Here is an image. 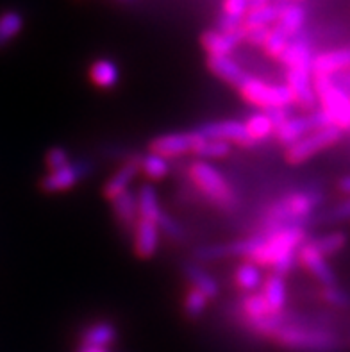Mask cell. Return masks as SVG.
<instances>
[{
  "label": "cell",
  "instance_id": "4316f807",
  "mask_svg": "<svg viewBox=\"0 0 350 352\" xmlns=\"http://www.w3.org/2000/svg\"><path fill=\"white\" fill-rule=\"evenodd\" d=\"M309 243L324 258H333V256L340 254L345 249L347 243H349V236L343 231H333L325 232L322 236L309 238Z\"/></svg>",
  "mask_w": 350,
  "mask_h": 352
},
{
  "label": "cell",
  "instance_id": "d590c367",
  "mask_svg": "<svg viewBox=\"0 0 350 352\" xmlns=\"http://www.w3.org/2000/svg\"><path fill=\"white\" fill-rule=\"evenodd\" d=\"M289 38L286 34H283V32L277 29V27H270L268 29V34H266L265 38V43H263V49H265V54L266 56H270V58L274 59H279L281 56L284 54V50L288 49L289 45Z\"/></svg>",
  "mask_w": 350,
  "mask_h": 352
},
{
  "label": "cell",
  "instance_id": "3957f363",
  "mask_svg": "<svg viewBox=\"0 0 350 352\" xmlns=\"http://www.w3.org/2000/svg\"><path fill=\"white\" fill-rule=\"evenodd\" d=\"M313 88L318 97V107L334 127L350 133V97L333 80V77L313 76Z\"/></svg>",
  "mask_w": 350,
  "mask_h": 352
},
{
  "label": "cell",
  "instance_id": "9a60e30c",
  "mask_svg": "<svg viewBox=\"0 0 350 352\" xmlns=\"http://www.w3.org/2000/svg\"><path fill=\"white\" fill-rule=\"evenodd\" d=\"M111 211L115 217L118 228L125 234H133L134 226H136L138 219H140V211H138V201H136V192L127 190L125 193L118 195L116 199L111 201Z\"/></svg>",
  "mask_w": 350,
  "mask_h": 352
},
{
  "label": "cell",
  "instance_id": "74e56055",
  "mask_svg": "<svg viewBox=\"0 0 350 352\" xmlns=\"http://www.w3.org/2000/svg\"><path fill=\"white\" fill-rule=\"evenodd\" d=\"M43 163L49 172H54V170H59L63 166H67L68 163H72V156L65 147L54 145V147H50L49 151L45 152Z\"/></svg>",
  "mask_w": 350,
  "mask_h": 352
},
{
  "label": "cell",
  "instance_id": "1f68e13d",
  "mask_svg": "<svg viewBox=\"0 0 350 352\" xmlns=\"http://www.w3.org/2000/svg\"><path fill=\"white\" fill-rule=\"evenodd\" d=\"M281 14V2H272V4L265 6V8L257 9V11H250L247 13L243 22L247 25H256V27H266L270 29L277 23Z\"/></svg>",
  "mask_w": 350,
  "mask_h": 352
},
{
  "label": "cell",
  "instance_id": "ee69618b",
  "mask_svg": "<svg viewBox=\"0 0 350 352\" xmlns=\"http://www.w3.org/2000/svg\"><path fill=\"white\" fill-rule=\"evenodd\" d=\"M116 2H120V4H125V6H133V4H136L138 0H116Z\"/></svg>",
  "mask_w": 350,
  "mask_h": 352
},
{
  "label": "cell",
  "instance_id": "44dd1931",
  "mask_svg": "<svg viewBox=\"0 0 350 352\" xmlns=\"http://www.w3.org/2000/svg\"><path fill=\"white\" fill-rule=\"evenodd\" d=\"M118 340V329L111 322H95L80 331V345L88 347L109 349Z\"/></svg>",
  "mask_w": 350,
  "mask_h": 352
},
{
  "label": "cell",
  "instance_id": "4fadbf2b",
  "mask_svg": "<svg viewBox=\"0 0 350 352\" xmlns=\"http://www.w3.org/2000/svg\"><path fill=\"white\" fill-rule=\"evenodd\" d=\"M140 154L133 157V160L124 161L118 168L109 175L106 183L102 186V195L106 201L111 202L113 199H116L118 195L125 193L127 190H131V184L136 181V177L140 175Z\"/></svg>",
  "mask_w": 350,
  "mask_h": 352
},
{
  "label": "cell",
  "instance_id": "f546056e",
  "mask_svg": "<svg viewBox=\"0 0 350 352\" xmlns=\"http://www.w3.org/2000/svg\"><path fill=\"white\" fill-rule=\"evenodd\" d=\"M238 313L248 318H261L270 315L272 309L268 308V304H266L261 292H254V294H245L239 299Z\"/></svg>",
  "mask_w": 350,
  "mask_h": 352
},
{
  "label": "cell",
  "instance_id": "5bb4252c",
  "mask_svg": "<svg viewBox=\"0 0 350 352\" xmlns=\"http://www.w3.org/2000/svg\"><path fill=\"white\" fill-rule=\"evenodd\" d=\"M206 67L215 77H218V79L236 89L252 76L232 56H208L206 58Z\"/></svg>",
  "mask_w": 350,
  "mask_h": 352
},
{
  "label": "cell",
  "instance_id": "ba28073f",
  "mask_svg": "<svg viewBox=\"0 0 350 352\" xmlns=\"http://www.w3.org/2000/svg\"><path fill=\"white\" fill-rule=\"evenodd\" d=\"M284 79V85L288 86L293 95V106L300 107L304 113L318 109V97L313 88L311 68H286Z\"/></svg>",
  "mask_w": 350,
  "mask_h": 352
},
{
  "label": "cell",
  "instance_id": "7c38bea8",
  "mask_svg": "<svg viewBox=\"0 0 350 352\" xmlns=\"http://www.w3.org/2000/svg\"><path fill=\"white\" fill-rule=\"evenodd\" d=\"M134 254L140 259H152L160 250L161 231L154 222L145 219H138L134 231L131 234Z\"/></svg>",
  "mask_w": 350,
  "mask_h": 352
},
{
  "label": "cell",
  "instance_id": "ac0fdd59",
  "mask_svg": "<svg viewBox=\"0 0 350 352\" xmlns=\"http://www.w3.org/2000/svg\"><path fill=\"white\" fill-rule=\"evenodd\" d=\"M313 58H315L313 45L307 40L306 34L300 32V34L295 36V38L289 41L288 49L284 50V54L277 59V61H279L284 68H311Z\"/></svg>",
  "mask_w": 350,
  "mask_h": 352
},
{
  "label": "cell",
  "instance_id": "2e32d148",
  "mask_svg": "<svg viewBox=\"0 0 350 352\" xmlns=\"http://www.w3.org/2000/svg\"><path fill=\"white\" fill-rule=\"evenodd\" d=\"M313 131H315V127H313L309 113H302V115H293L281 127H277L274 138L281 147L288 148Z\"/></svg>",
  "mask_w": 350,
  "mask_h": 352
},
{
  "label": "cell",
  "instance_id": "e575fe53",
  "mask_svg": "<svg viewBox=\"0 0 350 352\" xmlns=\"http://www.w3.org/2000/svg\"><path fill=\"white\" fill-rule=\"evenodd\" d=\"M350 220V197H345L343 201L336 202L333 208L320 211L315 214V223H342Z\"/></svg>",
  "mask_w": 350,
  "mask_h": 352
},
{
  "label": "cell",
  "instance_id": "f35d334b",
  "mask_svg": "<svg viewBox=\"0 0 350 352\" xmlns=\"http://www.w3.org/2000/svg\"><path fill=\"white\" fill-rule=\"evenodd\" d=\"M222 13L227 14V16L245 20L248 13V2L247 0H223Z\"/></svg>",
  "mask_w": 350,
  "mask_h": 352
},
{
  "label": "cell",
  "instance_id": "6da1fadb",
  "mask_svg": "<svg viewBox=\"0 0 350 352\" xmlns=\"http://www.w3.org/2000/svg\"><path fill=\"white\" fill-rule=\"evenodd\" d=\"M277 347L288 352H345L349 351L338 329L320 322L316 317H307L286 309V320L272 338Z\"/></svg>",
  "mask_w": 350,
  "mask_h": 352
},
{
  "label": "cell",
  "instance_id": "277c9868",
  "mask_svg": "<svg viewBox=\"0 0 350 352\" xmlns=\"http://www.w3.org/2000/svg\"><path fill=\"white\" fill-rule=\"evenodd\" d=\"M239 97L257 111H272L281 107L293 106V95L286 85H268L256 76H250L243 85L238 88Z\"/></svg>",
  "mask_w": 350,
  "mask_h": 352
},
{
  "label": "cell",
  "instance_id": "f6af8a7d",
  "mask_svg": "<svg viewBox=\"0 0 350 352\" xmlns=\"http://www.w3.org/2000/svg\"><path fill=\"white\" fill-rule=\"evenodd\" d=\"M343 338H345V345H347V349H349V351H350V329L347 331V335L343 336Z\"/></svg>",
  "mask_w": 350,
  "mask_h": 352
},
{
  "label": "cell",
  "instance_id": "8d00e7d4",
  "mask_svg": "<svg viewBox=\"0 0 350 352\" xmlns=\"http://www.w3.org/2000/svg\"><path fill=\"white\" fill-rule=\"evenodd\" d=\"M157 228H160L161 234L168 236L170 240H173V241H184V240H186V231H184V228H182L177 220L173 219L168 211H164L163 217H161L160 222H157Z\"/></svg>",
  "mask_w": 350,
  "mask_h": 352
},
{
  "label": "cell",
  "instance_id": "7402d4cb",
  "mask_svg": "<svg viewBox=\"0 0 350 352\" xmlns=\"http://www.w3.org/2000/svg\"><path fill=\"white\" fill-rule=\"evenodd\" d=\"M263 297H265L268 308L272 313H281L288 306V285H286V277L277 276L272 272L270 276L265 277L263 281Z\"/></svg>",
  "mask_w": 350,
  "mask_h": 352
},
{
  "label": "cell",
  "instance_id": "83f0119b",
  "mask_svg": "<svg viewBox=\"0 0 350 352\" xmlns=\"http://www.w3.org/2000/svg\"><path fill=\"white\" fill-rule=\"evenodd\" d=\"M138 163H140V174H143L146 179H151V181H163L172 172L170 160H166L163 156H157L154 152L140 154Z\"/></svg>",
  "mask_w": 350,
  "mask_h": 352
},
{
  "label": "cell",
  "instance_id": "8992f818",
  "mask_svg": "<svg viewBox=\"0 0 350 352\" xmlns=\"http://www.w3.org/2000/svg\"><path fill=\"white\" fill-rule=\"evenodd\" d=\"M94 172V163L88 160H72L67 166H63L54 172H47L41 177L40 188L47 195H58V193L70 192L80 181H85Z\"/></svg>",
  "mask_w": 350,
  "mask_h": 352
},
{
  "label": "cell",
  "instance_id": "836d02e7",
  "mask_svg": "<svg viewBox=\"0 0 350 352\" xmlns=\"http://www.w3.org/2000/svg\"><path fill=\"white\" fill-rule=\"evenodd\" d=\"M318 297L322 302L334 309H350V292L340 285L320 288Z\"/></svg>",
  "mask_w": 350,
  "mask_h": 352
},
{
  "label": "cell",
  "instance_id": "60d3db41",
  "mask_svg": "<svg viewBox=\"0 0 350 352\" xmlns=\"http://www.w3.org/2000/svg\"><path fill=\"white\" fill-rule=\"evenodd\" d=\"M336 190L340 193H342L343 197H350V174L349 175H343V177L338 179Z\"/></svg>",
  "mask_w": 350,
  "mask_h": 352
},
{
  "label": "cell",
  "instance_id": "603a6c76",
  "mask_svg": "<svg viewBox=\"0 0 350 352\" xmlns=\"http://www.w3.org/2000/svg\"><path fill=\"white\" fill-rule=\"evenodd\" d=\"M136 201L140 219L151 220V222H154L157 226V222H160V219L163 217V213L166 210L161 206L160 195H157V190L154 188V184L145 183L138 188Z\"/></svg>",
  "mask_w": 350,
  "mask_h": 352
},
{
  "label": "cell",
  "instance_id": "e0dca14e",
  "mask_svg": "<svg viewBox=\"0 0 350 352\" xmlns=\"http://www.w3.org/2000/svg\"><path fill=\"white\" fill-rule=\"evenodd\" d=\"M182 276L190 283V288L206 295L209 300H215L220 295V285L202 265L195 263V261L182 263Z\"/></svg>",
  "mask_w": 350,
  "mask_h": 352
},
{
  "label": "cell",
  "instance_id": "d4e9b609",
  "mask_svg": "<svg viewBox=\"0 0 350 352\" xmlns=\"http://www.w3.org/2000/svg\"><path fill=\"white\" fill-rule=\"evenodd\" d=\"M263 270L257 265H254L252 261H247L243 259L241 263L236 267L234 270V283L239 290L245 292V294H254L263 286Z\"/></svg>",
  "mask_w": 350,
  "mask_h": 352
},
{
  "label": "cell",
  "instance_id": "4dcf8cb0",
  "mask_svg": "<svg viewBox=\"0 0 350 352\" xmlns=\"http://www.w3.org/2000/svg\"><path fill=\"white\" fill-rule=\"evenodd\" d=\"M208 306H209V299L206 295H202L200 292L190 290L184 294L182 297V313H184V317L188 320H199L206 311H208Z\"/></svg>",
  "mask_w": 350,
  "mask_h": 352
},
{
  "label": "cell",
  "instance_id": "9c48e42d",
  "mask_svg": "<svg viewBox=\"0 0 350 352\" xmlns=\"http://www.w3.org/2000/svg\"><path fill=\"white\" fill-rule=\"evenodd\" d=\"M200 136L208 140H218V142H226L229 145H236L239 148H254L256 143L248 136L247 129L241 120H218L208 122L197 127Z\"/></svg>",
  "mask_w": 350,
  "mask_h": 352
},
{
  "label": "cell",
  "instance_id": "5b68a950",
  "mask_svg": "<svg viewBox=\"0 0 350 352\" xmlns=\"http://www.w3.org/2000/svg\"><path fill=\"white\" fill-rule=\"evenodd\" d=\"M343 136H345V133H342L334 125L325 127V129L313 131L302 140H298L297 143H293L292 147L286 148V152H284L286 163L293 166L304 165L322 152L336 147L338 143L343 140Z\"/></svg>",
  "mask_w": 350,
  "mask_h": 352
},
{
  "label": "cell",
  "instance_id": "ab89813d",
  "mask_svg": "<svg viewBox=\"0 0 350 352\" xmlns=\"http://www.w3.org/2000/svg\"><path fill=\"white\" fill-rule=\"evenodd\" d=\"M266 34H268V29H266V27L247 25V23H245L243 41H247V43L254 45V47H263Z\"/></svg>",
  "mask_w": 350,
  "mask_h": 352
},
{
  "label": "cell",
  "instance_id": "bcb514c9",
  "mask_svg": "<svg viewBox=\"0 0 350 352\" xmlns=\"http://www.w3.org/2000/svg\"><path fill=\"white\" fill-rule=\"evenodd\" d=\"M292 2H300V0H292Z\"/></svg>",
  "mask_w": 350,
  "mask_h": 352
},
{
  "label": "cell",
  "instance_id": "52a82bcc",
  "mask_svg": "<svg viewBox=\"0 0 350 352\" xmlns=\"http://www.w3.org/2000/svg\"><path fill=\"white\" fill-rule=\"evenodd\" d=\"M204 136H200L197 129L160 134L149 142V152H154L166 160H177V157L188 156V154H195Z\"/></svg>",
  "mask_w": 350,
  "mask_h": 352
},
{
  "label": "cell",
  "instance_id": "7bdbcfd3",
  "mask_svg": "<svg viewBox=\"0 0 350 352\" xmlns=\"http://www.w3.org/2000/svg\"><path fill=\"white\" fill-rule=\"evenodd\" d=\"M76 352H109V349H98V347H88V345H79Z\"/></svg>",
  "mask_w": 350,
  "mask_h": 352
},
{
  "label": "cell",
  "instance_id": "d6a6232c",
  "mask_svg": "<svg viewBox=\"0 0 350 352\" xmlns=\"http://www.w3.org/2000/svg\"><path fill=\"white\" fill-rule=\"evenodd\" d=\"M232 145L226 142H218V140H208L204 138L199 148L195 151V156L200 161H217V160H226L227 156H231Z\"/></svg>",
  "mask_w": 350,
  "mask_h": 352
},
{
  "label": "cell",
  "instance_id": "8fae6325",
  "mask_svg": "<svg viewBox=\"0 0 350 352\" xmlns=\"http://www.w3.org/2000/svg\"><path fill=\"white\" fill-rule=\"evenodd\" d=\"M345 72H350V45L315 54L313 63H311L313 76L336 77Z\"/></svg>",
  "mask_w": 350,
  "mask_h": 352
},
{
  "label": "cell",
  "instance_id": "484cf974",
  "mask_svg": "<svg viewBox=\"0 0 350 352\" xmlns=\"http://www.w3.org/2000/svg\"><path fill=\"white\" fill-rule=\"evenodd\" d=\"M243 125H245V129H247L248 136L252 138V142L256 143V145L266 142V140L274 138L275 127L274 124H272L268 113L265 111L250 113V115L243 120Z\"/></svg>",
  "mask_w": 350,
  "mask_h": 352
},
{
  "label": "cell",
  "instance_id": "ffe728a7",
  "mask_svg": "<svg viewBox=\"0 0 350 352\" xmlns=\"http://www.w3.org/2000/svg\"><path fill=\"white\" fill-rule=\"evenodd\" d=\"M239 43H241V38L227 34L218 29H206L200 34V45L208 56H232Z\"/></svg>",
  "mask_w": 350,
  "mask_h": 352
},
{
  "label": "cell",
  "instance_id": "b9f144b4",
  "mask_svg": "<svg viewBox=\"0 0 350 352\" xmlns=\"http://www.w3.org/2000/svg\"><path fill=\"white\" fill-rule=\"evenodd\" d=\"M248 2V13L250 11H257V9L265 8V6L272 4V0H247Z\"/></svg>",
  "mask_w": 350,
  "mask_h": 352
},
{
  "label": "cell",
  "instance_id": "f1b7e54d",
  "mask_svg": "<svg viewBox=\"0 0 350 352\" xmlns=\"http://www.w3.org/2000/svg\"><path fill=\"white\" fill-rule=\"evenodd\" d=\"M25 18L17 9H8L0 13V49L8 47L13 40H17L18 34L22 32Z\"/></svg>",
  "mask_w": 350,
  "mask_h": 352
},
{
  "label": "cell",
  "instance_id": "cb8c5ba5",
  "mask_svg": "<svg viewBox=\"0 0 350 352\" xmlns=\"http://www.w3.org/2000/svg\"><path fill=\"white\" fill-rule=\"evenodd\" d=\"M89 80L100 89H113L120 82V68L113 59L100 58L91 63L88 70Z\"/></svg>",
  "mask_w": 350,
  "mask_h": 352
},
{
  "label": "cell",
  "instance_id": "7a4b0ae2",
  "mask_svg": "<svg viewBox=\"0 0 350 352\" xmlns=\"http://www.w3.org/2000/svg\"><path fill=\"white\" fill-rule=\"evenodd\" d=\"M188 179L191 186L195 188L197 195L204 204L211 206L218 211L231 213L241 204L238 192L234 190L226 175L208 161H193L188 166Z\"/></svg>",
  "mask_w": 350,
  "mask_h": 352
},
{
  "label": "cell",
  "instance_id": "30bf717a",
  "mask_svg": "<svg viewBox=\"0 0 350 352\" xmlns=\"http://www.w3.org/2000/svg\"><path fill=\"white\" fill-rule=\"evenodd\" d=\"M298 263L306 268L311 276L315 277L320 288L338 285V276L334 272V268L329 265L327 258H324L320 252L313 249L309 240L298 249Z\"/></svg>",
  "mask_w": 350,
  "mask_h": 352
},
{
  "label": "cell",
  "instance_id": "d6986e66",
  "mask_svg": "<svg viewBox=\"0 0 350 352\" xmlns=\"http://www.w3.org/2000/svg\"><path fill=\"white\" fill-rule=\"evenodd\" d=\"M306 8L300 2H281V14L275 27L279 29L283 34H286L289 40L304 31V23H306Z\"/></svg>",
  "mask_w": 350,
  "mask_h": 352
}]
</instances>
